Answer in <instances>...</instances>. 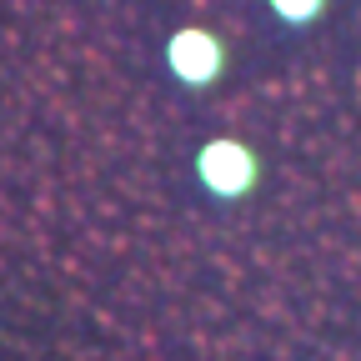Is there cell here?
I'll use <instances>...</instances> for the list:
<instances>
[{
  "label": "cell",
  "mask_w": 361,
  "mask_h": 361,
  "mask_svg": "<svg viewBox=\"0 0 361 361\" xmlns=\"http://www.w3.org/2000/svg\"><path fill=\"white\" fill-rule=\"evenodd\" d=\"M266 176V161L241 135H211L196 151V180L211 201H246Z\"/></svg>",
  "instance_id": "cell-1"
},
{
  "label": "cell",
  "mask_w": 361,
  "mask_h": 361,
  "mask_svg": "<svg viewBox=\"0 0 361 361\" xmlns=\"http://www.w3.org/2000/svg\"><path fill=\"white\" fill-rule=\"evenodd\" d=\"M226 66H231V51H226V40L206 25H180L166 35V71L180 90H211Z\"/></svg>",
  "instance_id": "cell-2"
},
{
  "label": "cell",
  "mask_w": 361,
  "mask_h": 361,
  "mask_svg": "<svg viewBox=\"0 0 361 361\" xmlns=\"http://www.w3.org/2000/svg\"><path fill=\"white\" fill-rule=\"evenodd\" d=\"M326 6H331V0H266V11L276 16V25H286V30L316 25V20L326 16Z\"/></svg>",
  "instance_id": "cell-3"
}]
</instances>
